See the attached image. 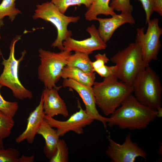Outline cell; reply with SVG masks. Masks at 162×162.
Here are the masks:
<instances>
[{
  "label": "cell",
  "mask_w": 162,
  "mask_h": 162,
  "mask_svg": "<svg viewBox=\"0 0 162 162\" xmlns=\"http://www.w3.org/2000/svg\"><path fill=\"white\" fill-rule=\"evenodd\" d=\"M141 2L145 11L146 15V23L147 24L150 20L152 14L154 12L153 4L154 0H139Z\"/></svg>",
  "instance_id": "29"
},
{
  "label": "cell",
  "mask_w": 162,
  "mask_h": 162,
  "mask_svg": "<svg viewBox=\"0 0 162 162\" xmlns=\"http://www.w3.org/2000/svg\"><path fill=\"white\" fill-rule=\"evenodd\" d=\"M34 156L33 155L28 156L24 155L19 157L18 162H33L34 161Z\"/></svg>",
  "instance_id": "31"
},
{
  "label": "cell",
  "mask_w": 162,
  "mask_h": 162,
  "mask_svg": "<svg viewBox=\"0 0 162 162\" xmlns=\"http://www.w3.org/2000/svg\"><path fill=\"white\" fill-rule=\"evenodd\" d=\"M37 134L44 138L45 141L44 153L46 158L50 160L55 153L59 139L56 130L53 128L44 118Z\"/></svg>",
  "instance_id": "16"
},
{
  "label": "cell",
  "mask_w": 162,
  "mask_h": 162,
  "mask_svg": "<svg viewBox=\"0 0 162 162\" xmlns=\"http://www.w3.org/2000/svg\"><path fill=\"white\" fill-rule=\"evenodd\" d=\"M153 10L162 16V0H154Z\"/></svg>",
  "instance_id": "30"
},
{
  "label": "cell",
  "mask_w": 162,
  "mask_h": 162,
  "mask_svg": "<svg viewBox=\"0 0 162 162\" xmlns=\"http://www.w3.org/2000/svg\"><path fill=\"white\" fill-rule=\"evenodd\" d=\"M157 117L161 118L162 116V108L160 107L158 108L157 110Z\"/></svg>",
  "instance_id": "32"
},
{
  "label": "cell",
  "mask_w": 162,
  "mask_h": 162,
  "mask_svg": "<svg viewBox=\"0 0 162 162\" xmlns=\"http://www.w3.org/2000/svg\"><path fill=\"white\" fill-rule=\"evenodd\" d=\"M13 118L0 111V139L3 140L10 134L15 124Z\"/></svg>",
  "instance_id": "21"
},
{
  "label": "cell",
  "mask_w": 162,
  "mask_h": 162,
  "mask_svg": "<svg viewBox=\"0 0 162 162\" xmlns=\"http://www.w3.org/2000/svg\"><path fill=\"white\" fill-rule=\"evenodd\" d=\"M129 133L122 144L114 141L110 136H107L109 145L106 151L112 162H134L140 157L146 159V152L136 142H133Z\"/></svg>",
  "instance_id": "9"
},
{
  "label": "cell",
  "mask_w": 162,
  "mask_h": 162,
  "mask_svg": "<svg viewBox=\"0 0 162 162\" xmlns=\"http://www.w3.org/2000/svg\"><path fill=\"white\" fill-rule=\"evenodd\" d=\"M60 88H45L43 90L42 95L45 115L52 117L58 115L64 117L69 116L66 104L58 93Z\"/></svg>",
  "instance_id": "14"
},
{
  "label": "cell",
  "mask_w": 162,
  "mask_h": 162,
  "mask_svg": "<svg viewBox=\"0 0 162 162\" xmlns=\"http://www.w3.org/2000/svg\"><path fill=\"white\" fill-rule=\"evenodd\" d=\"M15 1H16V0H15Z\"/></svg>",
  "instance_id": "36"
},
{
  "label": "cell",
  "mask_w": 162,
  "mask_h": 162,
  "mask_svg": "<svg viewBox=\"0 0 162 162\" xmlns=\"http://www.w3.org/2000/svg\"><path fill=\"white\" fill-rule=\"evenodd\" d=\"M20 153L13 148L0 149V162H18Z\"/></svg>",
  "instance_id": "25"
},
{
  "label": "cell",
  "mask_w": 162,
  "mask_h": 162,
  "mask_svg": "<svg viewBox=\"0 0 162 162\" xmlns=\"http://www.w3.org/2000/svg\"><path fill=\"white\" fill-rule=\"evenodd\" d=\"M20 39V36L19 35L13 39L10 46L9 58L6 59L3 58L2 64L4 69L0 76V84L10 89L13 96L18 99H31L33 97L32 92L22 85L18 76L19 65L26 54V50L22 52L21 57L18 59L14 56L16 43Z\"/></svg>",
  "instance_id": "7"
},
{
  "label": "cell",
  "mask_w": 162,
  "mask_h": 162,
  "mask_svg": "<svg viewBox=\"0 0 162 162\" xmlns=\"http://www.w3.org/2000/svg\"><path fill=\"white\" fill-rule=\"evenodd\" d=\"M86 31L90 34L89 38L81 40H75L71 37L68 38L63 42L64 50L89 55L94 51L104 50L106 48V43L100 37L94 25L88 27Z\"/></svg>",
  "instance_id": "11"
},
{
  "label": "cell",
  "mask_w": 162,
  "mask_h": 162,
  "mask_svg": "<svg viewBox=\"0 0 162 162\" xmlns=\"http://www.w3.org/2000/svg\"><path fill=\"white\" fill-rule=\"evenodd\" d=\"M45 115L43 108V96L41 94L38 105L30 113L27 118L26 129L16 138V142L19 143L26 140L29 144H32L38 130L44 118Z\"/></svg>",
  "instance_id": "15"
},
{
  "label": "cell",
  "mask_w": 162,
  "mask_h": 162,
  "mask_svg": "<svg viewBox=\"0 0 162 162\" xmlns=\"http://www.w3.org/2000/svg\"><path fill=\"white\" fill-rule=\"evenodd\" d=\"M32 17L34 20L41 19L49 22L55 26L57 35L51 47L54 48L57 47L61 51L64 50L63 42L72 35L71 31L68 29V25L71 22H77L80 18L79 16L65 15L51 2L37 5Z\"/></svg>",
  "instance_id": "5"
},
{
  "label": "cell",
  "mask_w": 162,
  "mask_h": 162,
  "mask_svg": "<svg viewBox=\"0 0 162 162\" xmlns=\"http://www.w3.org/2000/svg\"><path fill=\"white\" fill-rule=\"evenodd\" d=\"M132 86L134 96L141 104L156 110L161 107L160 81L158 75L149 65L137 76Z\"/></svg>",
  "instance_id": "4"
},
{
  "label": "cell",
  "mask_w": 162,
  "mask_h": 162,
  "mask_svg": "<svg viewBox=\"0 0 162 162\" xmlns=\"http://www.w3.org/2000/svg\"><path fill=\"white\" fill-rule=\"evenodd\" d=\"M92 62L88 55L75 52L74 54H71L68 58L66 65L77 68L86 73L91 74L94 72Z\"/></svg>",
  "instance_id": "19"
},
{
  "label": "cell",
  "mask_w": 162,
  "mask_h": 162,
  "mask_svg": "<svg viewBox=\"0 0 162 162\" xmlns=\"http://www.w3.org/2000/svg\"><path fill=\"white\" fill-rule=\"evenodd\" d=\"M110 60L115 64L117 77L131 86L138 74L149 65L145 63L140 49L135 42L118 51L111 57Z\"/></svg>",
  "instance_id": "3"
},
{
  "label": "cell",
  "mask_w": 162,
  "mask_h": 162,
  "mask_svg": "<svg viewBox=\"0 0 162 162\" xmlns=\"http://www.w3.org/2000/svg\"><path fill=\"white\" fill-rule=\"evenodd\" d=\"M95 75L94 72L89 74L77 68L66 65L62 70L61 78L71 79L82 84L92 86L95 82Z\"/></svg>",
  "instance_id": "17"
},
{
  "label": "cell",
  "mask_w": 162,
  "mask_h": 162,
  "mask_svg": "<svg viewBox=\"0 0 162 162\" xmlns=\"http://www.w3.org/2000/svg\"><path fill=\"white\" fill-rule=\"evenodd\" d=\"M2 86L0 84V90ZM19 108L17 102L8 101L5 100L0 92V111L5 114L13 118Z\"/></svg>",
  "instance_id": "24"
},
{
  "label": "cell",
  "mask_w": 162,
  "mask_h": 162,
  "mask_svg": "<svg viewBox=\"0 0 162 162\" xmlns=\"http://www.w3.org/2000/svg\"><path fill=\"white\" fill-rule=\"evenodd\" d=\"M93 0H51L52 3L62 14H64L70 6L84 4L88 9Z\"/></svg>",
  "instance_id": "22"
},
{
  "label": "cell",
  "mask_w": 162,
  "mask_h": 162,
  "mask_svg": "<svg viewBox=\"0 0 162 162\" xmlns=\"http://www.w3.org/2000/svg\"><path fill=\"white\" fill-rule=\"evenodd\" d=\"M92 88L96 106L106 116L111 114L133 92L132 86L119 81L115 75L95 82Z\"/></svg>",
  "instance_id": "2"
},
{
  "label": "cell",
  "mask_w": 162,
  "mask_h": 162,
  "mask_svg": "<svg viewBox=\"0 0 162 162\" xmlns=\"http://www.w3.org/2000/svg\"><path fill=\"white\" fill-rule=\"evenodd\" d=\"M78 106L79 110L65 121L58 120L46 115H45L44 118L51 127L56 128L59 137L64 136L70 131L79 135L82 134L84 133L83 128L90 125L94 120L83 109L79 102Z\"/></svg>",
  "instance_id": "10"
},
{
  "label": "cell",
  "mask_w": 162,
  "mask_h": 162,
  "mask_svg": "<svg viewBox=\"0 0 162 162\" xmlns=\"http://www.w3.org/2000/svg\"><path fill=\"white\" fill-rule=\"evenodd\" d=\"M110 0H93L92 3L85 14L86 20H96L100 14L112 16L116 14L110 6Z\"/></svg>",
  "instance_id": "18"
},
{
  "label": "cell",
  "mask_w": 162,
  "mask_h": 162,
  "mask_svg": "<svg viewBox=\"0 0 162 162\" xmlns=\"http://www.w3.org/2000/svg\"><path fill=\"white\" fill-rule=\"evenodd\" d=\"M1 52L0 51V56H1Z\"/></svg>",
  "instance_id": "35"
},
{
  "label": "cell",
  "mask_w": 162,
  "mask_h": 162,
  "mask_svg": "<svg viewBox=\"0 0 162 162\" xmlns=\"http://www.w3.org/2000/svg\"><path fill=\"white\" fill-rule=\"evenodd\" d=\"M156 110L140 103L134 95H129L121 105L106 118L107 126H117L122 129L142 130L146 128L157 117Z\"/></svg>",
  "instance_id": "1"
},
{
  "label": "cell",
  "mask_w": 162,
  "mask_h": 162,
  "mask_svg": "<svg viewBox=\"0 0 162 162\" xmlns=\"http://www.w3.org/2000/svg\"><path fill=\"white\" fill-rule=\"evenodd\" d=\"M62 85L64 87L73 89L77 93L85 104V110L87 114L94 120L100 122L106 129V117L101 116L97 109L92 86L82 84L70 79H64Z\"/></svg>",
  "instance_id": "12"
},
{
  "label": "cell",
  "mask_w": 162,
  "mask_h": 162,
  "mask_svg": "<svg viewBox=\"0 0 162 162\" xmlns=\"http://www.w3.org/2000/svg\"><path fill=\"white\" fill-rule=\"evenodd\" d=\"M15 0H2L0 4V19L8 16L13 22L16 16L21 13V11L16 8Z\"/></svg>",
  "instance_id": "20"
},
{
  "label": "cell",
  "mask_w": 162,
  "mask_h": 162,
  "mask_svg": "<svg viewBox=\"0 0 162 162\" xmlns=\"http://www.w3.org/2000/svg\"><path fill=\"white\" fill-rule=\"evenodd\" d=\"M94 57L95 60L92 62V65L94 72L95 70L105 65L110 60L106 53H98Z\"/></svg>",
  "instance_id": "27"
},
{
  "label": "cell",
  "mask_w": 162,
  "mask_h": 162,
  "mask_svg": "<svg viewBox=\"0 0 162 162\" xmlns=\"http://www.w3.org/2000/svg\"><path fill=\"white\" fill-rule=\"evenodd\" d=\"M99 23L98 29L99 34L104 41L106 43L111 38L115 31L125 23L134 25L135 21L131 13L121 12L110 18L97 17Z\"/></svg>",
  "instance_id": "13"
},
{
  "label": "cell",
  "mask_w": 162,
  "mask_h": 162,
  "mask_svg": "<svg viewBox=\"0 0 162 162\" xmlns=\"http://www.w3.org/2000/svg\"><path fill=\"white\" fill-rule=\"evenodd\" d=\"M68 148L66 143L63 139H59L55 153L49 161L68 162Z\"/></svg>",
  "instance_id": "23"
},
{
  "label": "cell",
  "mask_w": 162,
  "mask_h": 162,
  "mask_svg": "<svg viewBox=\"0 0 162 162\" xmlns=\"http://www.w3.org/2000/svg\"><path fill=\"white\" fill-rule=\"evenodd\" d=\"M110 6L113 10L118 12L131 13L133 10L130 0H111Z\"/></svg>",
  "instance_id": "26"
},
{
  "label": "cell",
  "mask_w": 162,
  "mask_h": 162,
  "mask_svg": "<svg viewBox=\"0 0 162 162\" xmlns=\"http://www.w3.org/2000/svg\"><path fill=\"white\" fill-rule=\"evenodd\" d=\"M40 64L38 68V77L45 88H59L56 84L61 78L64 67L67 65L70 52L64 50L54 52L42 48L38 50Z\"/></svg>",
  "instance_id": "6"
},
{
  "label": "cell",
  "mask_w": 162,
  "mask_h": 162,
  "mask_svg": "<svg viewBox=\"0 0 162 162\" xmlns=\"http://www.w3.org/2000/svg\"><path fill=\"white\" fill-rule=\"evenodd\" d=\"M4 148L3 140L0 139V149Z\"/></svg>",
  "instance_id": "33"
},
{
  "label": "cell",
  "mask_w": 162,
  "mask_h": 162,
  "mask_svg": "<svg viewBox=\"0 0 162 162\" xmlns=\"http://www.w3.org/2000/svg\"><path fill=\"white\" fill-rule=\"evenodd\" d=\"M116 67L115 65L108 66L105 65L101 68L94 70L101 77L106 78L112 75H115Z\"/></svg>",
  "instance_id": "28"
},
{
  "label": "cell",
  "mask_w": 162,
  "mask_h": 162,
  "mask_svg": "<svg viewBox=\"0 0 162 162\" xmlns=\"http://www.w3.org/2000/svg\"><path fill=\"white\" fill-rule=\"evenodd\" d=\"M159 20L154 18L147 23L146 32L144 27L136 30V42L139 47L143 60L147 65L152 61L158 59L161 44L160 40L162 34V29L159 25Z\"/></svg>",
  "instance_id": "8"
},
{
  "label": "cell",
  "mask_w": 162,
  "mask_h": 162,
  "mask_svg": "<svg viewBox=\"0 0 162 162\" xmlns=\"http://www.w3.org/2000/svg\"><path fill=\"white\" fill-rule=\"evenodd\" d=\"M4 25V22L2 20L0 19V30L2 27Z\"/></svg>",
  "instance_id": "34"
}]
</instances>
